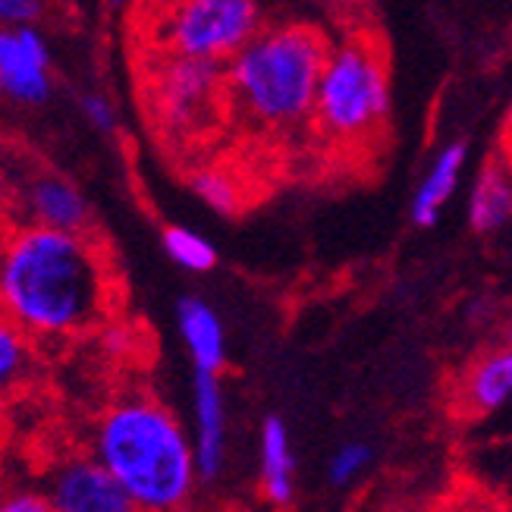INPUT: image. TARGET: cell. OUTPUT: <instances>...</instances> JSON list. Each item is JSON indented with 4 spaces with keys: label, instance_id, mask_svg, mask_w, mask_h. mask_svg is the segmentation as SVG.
I'll list each match as a JSON object with an SVG mask.
<instances>
[{
    "label": "cell",
    "instance_id": "obj_1",
    "mask_svg": "<svg viewBox=\"0 0 512 512\" xmlns=\"http://www.w3.org/2000/svg\"><path fill=\"white\" fill-rule=\"evenodd\" d=\"M114 305L117 274L92 230L22 224L0 236V311L35 343L92 333Z\"/></svg>",
    "mask_w": 512,
    "mask_h": 512
},
{
    "label": "cell",
    "instance_id": "obj_2",
    "mask_svg": "<svg viewBox=\"0 0 512 512\" xmlns=\"http://www.w3.org/2000/svg\"><path fill=\"white\" fill-rule=\"evenodd\" d=\"M88 456L142 512H186L198 491L189 431L151 393H123L95 421Z\"/></svg>",
    "mask_w": 512,
    "mask_h": 512
},
{
    "label": "cell",
    "instance_id": "obj_3",
    "mask_svg": "<svg viewBox=\"0 0 512 512\" xmlns=\"http://www.w3.org/2000/svg\"><path fill=\"white\" fill-rule=\"evenodd\" d=\"M327 44L330 38L308 22L261 26L224 63L227 107L264 136L308 126Z\"/></svg>",
    "mask_w": 512,
    "mask_h": 512
},
{
    "label": "cell",
    "instance_id": "obj_4",
    "mask_svg": "<svg viewBox=\"0 0 512 512\" xmlns=\"http://www.w3.org/2000/svg\"><path fill=\"white\" fill-rule=\"evenodd\" d=\"M390 66L374 35L352 32L327 44L311 123L333 148L355 151L377 142L390 117Z\"/></svg>",
    "mask_w": 512,
    "mask_h": 512
},
{
    "label": "cell",
    "instance_id": "obj_5",
    "mask_svg": "<svg viewBox=\"0 0 512 512\" xmlns=\"http://www.w3.org/2000/svg\"><path fill=\"white\" fill-rule=\"evenodd\" d=\"M261 29L258 0H148L154 54L224 66Z\"/></svg>",
    "mask_w": 512,
    "mask_h": 512
},
{
    "label": "cell",
    "instance_id": "obj_6",
    "mask_svg": "<svg viewBox=\"0 0 512 512\" xmlns=\"http://www.w3.org/2000/svg\"><path fill=\"white\" fill-rule=\"evenodd\" d=\"M151 110L161 129L186 139L214 123V117L227 107L224 95V66L189 60V57H164L154 54L151 70Z\"/></svg>",
    "mask_w": 512,
    "mask_h": 512
},
{
    "label": "cell",
    "instance_id": "obj_7",
    "mask_svg": "<svg viewBox=\"0 0 512 512\" xmlns=\"http://www.w3.org/2000/svg\"><path fill=\"white\" fill-rule=\"evenodd\" d=\"M41 497L51 512H142L104 465L88 453H70L41 475Z\"/></svg>",
    "mask_w": 512,
    "mask_h": 512
},
{
    "label": "cell",
    "instance_id": "obj_8",
    "mask_svg": "<svg viewBox=\"0 0 512 512\" xmlns=\"http://www.w3.org/2000/svg\"><path fill=\"white\" fill-rule=\"evenodd\" d=\"M0 92L22 107L48 104L51 44L38 26H0Z\"/></svg>",
    "mask_w": 512,
    "mask_h": 512
},
{
    "label": "cell",
    "instance_id": "obj_9",
    "mask_svg": "<svg viewBox=\"0 0 512 512\" xmlns=\"http://www.w3.org/2000/svg\"><path fill=\"white\" fill-rule=\"evenodd\" d=\"M192 456L198 484H211L227 465V399L220 374L195 371L192 377Z\"/></svg>",
    "mask_w": 512,
    "mask_h": 512
},
{
    "label": "cell",
    "instance_id": "obj_10",
    "mask_svg": "<svg viewBox=\"0 0 512 512\" xmlns=\"http://www.w3.org/2000/svg\"><path fill=\"white\" fill-rule=\"evenodd\" d=\"M29 224L54 230H92V208L76 183L60 173H41L26 186Z\"/></svg>",
    "mask_w": 512,
    "mask_h": 512
},
{
    "label": "cell",
    "instance_id": "obj_11",
    "mask_svg": "<svg viewBox=\"0 0 512 512\" xmlns=\"http://www.w3.org/2000/svg\"><path fill=\"white\" fill-rule=\"evenodd\" d=\"M512 396V352L506 346L487 349L459 381V409L472 418L497 415Z\"/></svg>",
    "mask_w": 512,
    "mask_h": 512
},
{
    "label": "cell",
    "instance_id": "obj_12",
    "mask_svg": "<svg viewBox=\"0 0 512 512\" xmlns=\"http://www.w3.org/2000/svg\"><path fill=\"white\" fill-rule=\"evenodd\" d=\"M465 167H469V145L453 139L443 145L425 176H421V183L412 195V220H415V227H434L443 208L450 205V198L456 195L459 183H462V176H465Z\"/></svg>",
    "mask_w": 512,
    "mask_h": 512
},
{
    "label": "cell",
    "instance_id": "obj_13",
    "mask_svg": "<svg viewBox=\"0 0 512 512\" xmlns=\"http://www.w3.org/2000/svg\"><path fill=\"white\" fill-rule=\"evenodd\" d=\"M176 327H180L183 346L195 371L220 374L227 365V333L224 321L214 311L211 302L202 296H186L176 302Z\"/></svg>",
    "mask_w": 512,
    "mask_h": 512
},
{
    "label": "cell",
    "instance_id": "obj_14",
    "mask_svg": "<svg viewBox=\"0 0 512 512\" xmlns=\"http://www.w3.org/2000/svg\"><path fill=\"white\" fill-rule=\"evenodd\" d=\"M261 456V497L274 509H286L296 500V456L283 418H264L258 437Z\"/></svg>",
    "mask_w": 512,
    "mask_h": 512
},
{
    "label": "cell",
    "instance_id": "obj_15",
    "mask_svg": "<svg viewBox=\"0 0 512 512\" xmlns=\"http://www.w3.org/2000/svg\"><path fill=\"white\" fill-rule=\"evenodd\" d=\"M469 227L478 236H497L512 214V180L509 167L500 158H487L475 176V186L469 192Z\"/></svg>",
    "mask_w": 512,
    "mask_h": 512
},
{
    "label": "cell",
    "instance_id": "obj_16",
    "mask_svg": "<svg viewBox=\"0 0 512 512\" xmlns=\"http://www.w3.org/2000/svg\"><path fill=\"white\" fill-rule=\"evenodd\" d=\"M38 371V343L0 311V403L26 390Z\"/></svg>",
    "mask_w": 512,
    "mask_h": 512
},
{
    "label": "cell",
    "instance_id": "obj_17",
    "mask_svg": "<svg viewBox=\"0 0 512 512\" xmlns=\"http://www.w3.org/2000/svg\"><path fill=\"white\" fill-rule=\"evenodd\" d=\"M164 242V252L173 264H180L183 271H192V274H205L217 264V249L214 242L202 233H195L189 227H180V224H170L161 236Z\"/></svg>",
    "mask_w": 512,
    "mask_h": 512
},
{
    "label": "cell",
    "instance_id": "obj_18",
    "mask_svg": "<svg viewBox=\"0 0 512 512\" xmlns=\"http://www.w3.org/2000/svg\"><path fill=\"white\" fill-rule=\"evenodd\" d=\"M192 189H195V195L202 198L205 205H211V208L220 211V214L236 211L239 202H242V192H239L236 176H230L227 170H214V167L195 170V176H192Z\"/></svg>",
    "mask_w": 512,
    "mask_h": 512
},
{
    "label": "cell",
    "instance_id": "obj_19",
    "mask_svg": "<svg viewBox=\"0 0 512 512\" xmlns=\"http://www.w3.org/2000/svg\"><path fill=\"white\" fill-rule=\"evenodd\" d=\"M371 447L362 440H349L343 447L330 456V465H327V478L333 487H349L359 481L368 469H371Z\"/></svg>",
    "mask_w": 512,
    "mask_h": 512
},
{
    "label": "cell",
    "instance_id": "obj_20",
    "mask_svg": "<svg viewBox=\"0 0 512 512\" xmlns=\"http://www.w3.org/2000/svg\"><path fill=\"white\" fill-rule=\"evenodd\" d=\"M79 107H82L85 123L92 129H98V132H114L117 129V107L104 92H85L79 98Z\"/></svg>",
    "mask_w": 512,
    "mask_h": 512
},
{
    "label": "cell",
    "instance_id": "obj_21",
    "mask_svg": "<svg viewBox=\"0 0 512 512\" xmlns=\"http://www.w3.org/2000/svg\"><path fill=\"white\" fill-rule=\"evenodd\" d=\"M44 0H0V26H38Z\"/></svg>",
    "mask_w": 512,
    "mask_h": 512
},
{
    "label": "cell",
    "instance_id": "obj_22",
    "mask_svg": "<svg viewBox=\"0 0 512 512\" xmlns=\"http://www.w3.org/2000/svg\"><path fill=\"white\" fill-rule=\"evenodd\" d=\"M0 512H51V506L41 497V491L22 487V491L0 494Z\"/></svg>",
    "mask_w": 512,
    "mask_h": 512
},
{
    "label": "cell",
    "instance_id": "obj_23",
    "mask_svg": "<svg viewBox=\"0 0 512 512\" xmlns=\"http://www.w3.org/2000/svg\"><path fill=\"white\" fill-rule=\"evenodd\" d=\"M132 4H136V0H107V7H114V10H126Z\"/></svg>",
    "mask_w": 512,
    "mask_h": 512
}]
</instances>
